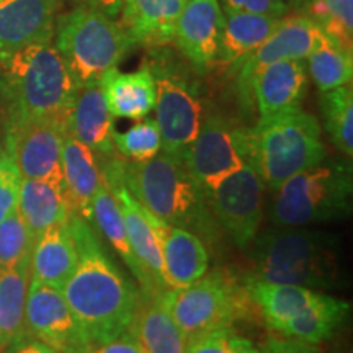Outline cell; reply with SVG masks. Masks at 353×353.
<instances>
[{
  "label": "cell",
  "mask_w": 353,
  "mask_h": 353,
  "mask_svg": "<svg viewBox=\"0 0 353 353\" xmlns=\"http://www.w3.org/2000/svg\"><path fill=\"white\" fill-rule=\"evenodd\" d=\"M69 228L76 241L79 260L61 291L88 347H94L131 327L141 291L112 262L88 221L69 214Z\"/></svg>",
  "instance_id": "6da1fadb"
},
{
  "label": "cell",
  "mask_w": 353,
  "mask_h": 353,
  "mask_svg": "<svg viewBox=\"0 0 353 353\" xmlns=\"http://www.w3.org/2000/svg\"><path fill=\"white\" fill-rule=\"evenodd\" d=\"M250 280L332 290L341 280V244L335 234L306 228L267 229L252 241Z\"/></svg>",
  "instance_id": "7a4b0ae2"
},
{
  "label": "cell",
  "mask_w": 353,
  "mask_h": 353,
  "mask_svg": "<svg viewBox=\"0 0 353 353\" xmlns=\"http://www.w3.org/2000/svg\"><path fill=\"white\" fill-rule=\"evenodd\" d=\"M125 183L143 208L198 237L214 236V216L206 193L190 174L183 157L159 152L144 162H125Z\"/></svg>",
  "instance_id": "3957f363"
},
{
  "label": "cell",
  "mask_w": 353,
  "mask_h": 353,
  "mask_svg": "<svg viewBox=\"0 0 353 353\" xmlns=\"http://www.w3.org/2000/svg\"><path fill=\"white\" fill-rule=\"evenodd\" d=\"M7 63L10 118H51L69 128L79 83L51 43L30 44Z\"/></svg>",
  "instance_id": "277c9868"
},
{
  "label": "cell",
  "mask_w": 353,
  "mask_h": 353,
  "mask_svg": "<svg viewBox=\"0 0 353 353\" xmlns=\"http://www.w3.org/2000/svg\"><path fill=\"white\" fill-rule=\"evenodd\" d=\"M250 162L272 192L325 159L319 123L301 107L260 118L250 130Z\"/></svg>",
  "instance_id": "5b68a950"
},
{
  "label": "cell",
  "mask_w": 353,
  "mask_h": 353,
  "mask_svg": "<svg viewBox=\"0 0 353 353\" xmlns=\"http://www.w3.org/2000/svg\"><path fill=\"white\" fill-rule=\"evenodd\" d=\"M132 44L123 26L94 6L74 8L57 23L56 50L79 87L97 83L118 68Z\"/></svg>",
  "instance_id": "8992f818"
},
{
  "label": "cell",
  "mask_w": 353,
  "mask_h": 353,
  "mask_svg": "<svg viewBox=\"0 0 353 353\" xmlns=\"http://www.w3.org/2000/svg\"><path fill=\"white\" fill-rule=\"evenodd\" d=\"M273 196L270 219L278 228H303L352 213L350 162H329L291 176Z\"/></svg>",
  "instance_id": "52a82bcc"
},
{
  "label": "cell",
  "mask_w": 353,
  "mask_h": 353,
  "mask_svg": "<svg viewBox=\"0 0 353 353\" xmlns=\"http://www.w3.org/2000/svg\"><path fill=\"white\" fill-rule=\"evenodd\" d=\"M172 319L187 339L213 329L232 327L254 314L245 283L229 270L216 268L195 283L164 293Z\"/></svg>",
  "instance_id": "ba28073f"
},
{
  "label": "cell",
  "mask_w": 353,
  "mask_h": 353,
  "mask_svg": "<svg viewBox=\"0 0 353 353\" xmlns=\"http://www.w3.org/2000/svg\"><path fill=\"white\" fill-rule=\"evenodd\" d=\"M250 130L234 128L221 114H210L203 120L183 161L190 174L208 193L221 180L250 162Z\"/></svg>",
  "instance_id": "9c48e42d"
},
{
  "label": "cell",
  "mask_w": 353,
  "mask_h": 353,
  "mask_svg": "<svg viewBox=\"0 0 353 353\" xmlns=\"http://www.w3.org/2000/svg\"><path fill=\"white\" fill-rule=\"evenodd\" d=\"M65 136H69V128L51 118H10L7 154L23 179L46 180L64 187L63 144Z\"/></svg>",
  "instance_id": "30bf717a"
},
{
  "label": "cell",
  "mask_w": 353,
  "mask_h": 353,
  "mask_svg": "<svg viewBox=\"0 0 353 353\" xmlns=\"http://www.w3.org/2000/svg\"><path fill=\"white\" fill-rule=\"evenodd\" d=\"M263 192L262 179L252 162H247L206 193L211 214L239 249H247L257 236L263 219Z\"/></svg>",
  "instance_id": "8fae6325"
},
{
  "label": "cell",
  "mask_w": 353,
  "mask_h": 353,
  "mask_svg": "<svg viewBox=\"0 0 353 353\" xmlns=\"http://www.w3.org/2000/svg\"><path fill=\"white\" fill-rule=\"evenodd\" d=\"M156 81V120L162 138V149L183 157L195 141L203 123V103L196 90L182 76L159 69Z\"/></svg>",
  "instance_id": "7c38bea8"
},
{
  "label": "cell",
  "mask_w": 353,
  "mask_h": 353,
  "mask_svg": "<svg viewBox=\"0 0 353 353\" xmlns=\"http://www.w3.org/2000/svg\"><path fill=\"white\" fill-rule=\"evenodd\" d=\"M25 324L30 337L61 353H85L90 348L59 288L30 280Z\"/></svg>",
  "instance_id": "4fadbf2b"
},
{
  "label": "cell",
  "mask_w": 353,
  "mask_h": 353,
  "mask_svg": "<svg viewBox=\"0 0 353 353\" xmlns=\"http://www.w3.org/2000/svg\"><path fill=\"white\" fill-rule=\"evenodd\" d=\"M327 38L322 28L307 15L283 17L278 28L260 44L257 50L234 65L239 70V88L242 97L250 95V83L255 74L265 65L286 59H306Z\"/></svg>",
  "instance_id": "5bb4252c"
},
{
  "label": "cell",
  "mask_w": 353,
  "mask_h": 353,
  "mask_svg": "<svg viewBox=\"0 0 353 353\" xmlns=\"http://www.w3.org/2000/svg\"><path fill=\"white\" fill-rule=\"evenodd\" d=\"M143 211L161 250L167 288H185L200 280L210 267V254L201 237L188 229L172 226L145 208Z\"/></svg>",
  "instance_id": "9a60e30c"
},
{
  "label": "cell",
  "mask_w": 353,
  "mask_h": 353,
  "mask_svg": "<svg viewBox=\"0 0 353 353\" xmlns=\"http://www.w3.org/2000/svg\"><path fill=\"white\" fill-rule=\"evenodd\" d=\"M56 0H2L0 2V61L30 44L51 43Z\"/></svg>",
  "instance_id": "2e32d148"
},
{
  "label": "cell",
  "mask_w": 353,
  "mask_h": 353,
  "mask_svg": "<svg viewBox=\"0 0 353 353\" xmlns=\"http://www.w3.org/2000/svg\"><path fill=\"white\" fill-rule=\"evenodd\" d=\"M224 13L219 0H187L175 25V39L185 56L196 68H208L216 61Z\"/></svg>",
  "instance_id": "e0dca14e"
},
{
  "label": "cell",
  "mask_w": 353,
  "mask_h": 353,
  "mask_svg": "<svg viewBox=\"0 0 353 353\" xmlns=\"http://www.w3.org/2000/svg\"><path fill=\"white\" fill-rule=\"evenodd\" d=\"M307 74L303 59L276 61L260 69L250 83L260 118L299 108L306 95Z\"/></svg>",
  "instance_id": "ac0fdd59"
},
{
  "label": "cell",
  "mask_w": 353,
  "mask_h": 353,
  "mask_svg": "<svg viewBox=\"0 0 353 353\" xmlns=\"http://www.w3.org/2000/svg\"><path fill=\"white\" fill-rule=\"evenodd\" d=\"M113 114L100 83L81 87L69 114V136L92 149L95 156L110 157L114 154Z\"/></svg>",
  "instance_id": "d6986e66"
},
{
  "label": "cell",
  "mask_w": 353,
  "mask_h": 353,
  "mask_svg": "<svg viewBox=\"0 0 353 353\" xmlns=\"http://www.w3.org/2000/svg\"><path fill=\"white\" fill-rule=\"evenodd\" d=\"M99 83L113 118L138 121L156 107V81L151 69L121 72L112 68L100 77Z\"/></svg>",
  "instance_id": "ffe728a7"
},
{
  "label": "cell",
  "mask_w": 353,
  "mask_h": 353,
  "mask_svg": "<svg viewBox=\"0 0 353 353\" xmlns=\"http://www.w3.org/2000/svg\"><path fill=\"white\" fill-rule=\"evenodd\" d=\"M64 195L70 214L92 221V206L101 182L100 165L90 148L65 136L63 144Z\"/></svg>",
  "instance_id": "44dd1931"
},
{
  "label": "cell",
  "mask_w": 353,
  "mask_h": 353,
  "mask_svg": "<svg viewBox=\"0 0 353 353\" xmlns=\"http://www.w3.org/2000/svg\"><path fill=\"white\" fill-rule=\"evenodd\" d=\"M187 0H121V26L132 43L165 44L175 37V25Z\"/></svg>",
  "instance_id": "7402d4cb"
},
{
  "label": "cell",
  "mask_w": 353,
  "mask_h": 353,
  "mask_svg": "<svg viewBox=\"0 0 353 353\" xmlns=\"http://www.w3.org/2000/svg\"><path fill=\"white\" fill-rule=\"evenodd\" d=\"M77 245L68 223L46 229L34 241L32 252V280L63 290L77 267Z\"/></svg>",
  "instance_id": "603a6c76"
},
{
  "label": "cell",
  "mask_w": 353,
  "mask_h": 353,
  "mask_svg": "<svg viewBox=\"0 0 353 353\" xmlns=\"http://www.w3.org/2000/svg\"><path fill=\"white\" fill-rule=\"evenodd\" d=\"M92 221H95L97 228L100 229V232L103 234L105 239L113 245L114 252L120 255L123 262L132 276L138 280L141 296L148 298L152 294L164 293L157 288L156 281L152 280V276L145 272L143 263L139 262V259L136 257V254L132 252L130 241H128V234L125 229V223H123V216L118 206L117 200H114L113 193L110 192L107 183L101 179L100 187L97 190V195L94 198V206H92Z\"/></svg>",
  "instance_id": "cb8c5ba5"
},
{
  "label": "cell",
  "mask_w": 353,
  "mask_h": 353,
  "mask_svg": "<svg viewBox=\"0 0 353 353\" xmlns=\"http://www.w3.org/2000/svg\"><path fill=\"white\" fill-rule=\"evenodd\" d=\"M164 293L141 296L131 322L130 329L138 337L143 353H185L187 348V337L172 319Z\"/></svg>",
  "instance_id": "d4e9b609"
},
{
  "label": "cell",
  "mask_w": 353,
  "mask_h": 353,
  "mask_svg": "<svg viewBox=\"0 0 353 353\" xmlns=\"http://www.w3.org/2000/svg\"><path fill=\"white\" fill-rule=\"evenodd\" d=\"M224 26L216 61L234 68L242 57L250 54L280 26L283 19L259 13L224 10Z\"/></svg>",
  "instance_id": "484cf974"
},
{
  "label": "cell",
  "mask_w": 353,
  "mask_h": 353,
  "mask_svg": "<svg viewBox=\"0 0 353 353\" xmlns=\"http://www.w3.org/2000/svg\"><path fill=\"white\" fill-rule=\"evenodd\" d=\"M19 211L34 241L46 229L68 223L70 214L64 187L34 179H21Z\"/></svg>",
  "instance_id": "4316f807"
},
{
  "label": "cell",
  "mask_w": 353,
  "mask_h": 353,
  "mask_svg": "<svg viewBox=\"0 0 353 353\" xmlns=\"http://www.w3.org/2000/svg\"><path fill=\"white\" fill-rule=\"evenodd\" d=\"M245 288L268 327L276 330L314 301V290L245 278Z\"/></svg>",
  "instance_id": "83f0119b"
},
{
  "label": "cell",
  "mask_w": 353,
  "mask_h": 353,
  "mask_svg": "<svg viewBox=\"0 0 353 353\" xmlns=\"http://www.w3.org/2000/svg\"><path fill=\"white\" fill-rule=\"evenodd\" d=\"M350 312V303L343 299L317 293L314 301L298 316L285 322L278 332L285 337L296 339L306 343H321L332 335L343 324Z\"/></svg>",
  "instance_id": "f1b7e54d"
},
{
  "label": "cell",
  "mask_w": 353,
  "mask_h": 353,
  "mask_svg": "<svg viewBox=\"0 0 353 353\" xmlns=\"http://www.w3.org/2000/svg\"><path fill=\"white\" fill-rule=\"evenodd\" d=\"M30 262L0 272V345L12 343L30 337L25 324V306L28 294L32 267Z\"/></svg>",
  "instance_id": "f546056e"
},
{
  "label": "cell",
  "mask_w": 353,
  "mask_h": 353,
  "mask_svg": "<svg viewBox=\"0 0 353 353\" xmlns=\"http://www.w3.org/2000/svg\"><path fill=\"white\" fill-rule=\"evenodd\" d=\"M321 110L324 117L325 131L330 141L343 156H353V92L352 85L322 92Z\"/></svg>",
  "instance_id": "4dcf8cb0"
},
{
  "label": "cell",
  "mask_w": 353,
  "mask_h": 353,
  "mask_svg": "<svg viewBox=\"0 0 353 353\" xmlns=\"http://www.w3.org/2000/svg\"><path fill=\"white\" fill-rule=\"evenodd\" d=\"M306 59L309 74L321 92L352 82L353 54L330 38H325Z\"/></svg>",
  "instance_id": "1f68e13d"
},
{
  "label": "cell",
  "mask_w": 353,
  "mask_h": 353,
  "mask_svg": "<svg viewBox=\"0 0 353 353\" xmlns=\"http://www.w3.org/2000/svg\"><path fill=\"white\" fill-rule=\"evenodd\" d=\"M34 237L21 218L19 206L0 221V272L32 260Z\"/></svg>",
  "instance_id": "d6a6232c"
},
{
  "label": "cell",
  "mask_w": 353,
  "mask_h": 353,
  "mask_svg": "<svg viewBox=\"0 0 353 353\" xmlns=\"http://www.w3.org/2000/svg\"><path fill=\"white\" fill-rule=\"evenodd\" d=\"M114 151L130 162H144L162 151L161 131L156 120H138L125 132H113Z\"/></svg>",
  "instance_id": "836d02e7"
},
{
  "label": "cell",
  "mask_w": 353,
  "mask_h": 353,
  "mask_svg": "<svg viewBox=\"0 0 353 353\" xmlns=\"http://www.w3.org/2000/svg\"><path fill=\"white\" fill-rule=\"evenodd\" d=\"M185 353H260V350L234 327H221L187 339Z\"/></svg>",
  "instance_id": "e575fe53"
},
{
  "label": "cell",
  "mask_w": 353,
  "mask_h": 353,
  "mask_svg": "<svg viewBox=\"0 0 353 353\" xmlns=\"http://www.w3.org/2000/svg\"><path fill=\"white\" fill-rule=\"evenodd\" d=\"M21 176L19 167L8 154L0 157V221L6 219L19 206Z\"/></svg>",
  "instance_id": "d590c367"
},
{
  "label": "cell",
  "mask_w": 353,
  "mask_h": 353,
  "mask_svg": "<svg viewBox=\"0 0 353 353\" xmlns=\"http://www.w3.org/2000/svg\"><path fill=\"white\" fill-rule=\"evenodd\" d=\"M224 10L259 13V15L283 19L290 8L280 0H223Z\"/></svg>",
  "instance_id": "8d00e7d4"
},
{
  "label": "cell",
  "mask_w": 353,
  "mask_h": 353,
  "mask_svg": "<svg viewBox=\"0 0 353 353\" xmlns=\"http://www.w3.org/2000/svg\"><path fill=\"white\" fill-rule=\"evenodd\" d=\"M85 353H143V348L134 332L128 329L112 341L90 347Z\"/></svg>",
  "instance_id": "74e56055"
},
{
  "label": "cell",
  "mask_w": 353,
  "mask_h": 353,
  "mask_svg": "<svg viewBox=\"0 0 353 353\" xmlns=\"http://www.w3.org/2000/svg\"><path fill=\"white\" fill-rule=\"evenodd\" d=\"M259 350L260 353H319L312 343H306L290 337L268 339Z\"/></svg>",
  "instance_id": "f35d334b"
},
{
  "label": "cell",
  "mask_w": 353,
  "mask_h": 353,
  "mask_svg": "<svg viewBox=\"0 0 353 353\" xmlns=\"http://www.w3.org/2000/svg\"><path fill=\"white\" fill-rule=\"evenodd\" d=\"M7 353H61L34 337H25L21 341L8 345Z\"/></svg>",
  "instance_id": "ab89813d"
},
{
  "label": "cell",
  "mask_w": 353,
  "mask_h": 353,
  "mask_svg": "<svg viewBox=\"0 0 353 353\" xmlns=\"http://www.w3.org/2000/svg\"><path fill=\"white\" fill-rule=\"evenodd\" d=\"M120 3H121V0H92L90 6L99 7V8H101V10H103V8H107V10L113 13V12L120 10Z\"/></svg>",
  "instance_id": "60d3db41"
},
{
  "label": "cell",
  "mask_w": 353,
  "mask_h": 353,
  "mask_svg": "<svg viewBox=\"0 0 353 353\" xmlns=\"http://www.w3.org/2000/svg\"><path fill=\"white\" fill-rule=\"evenodd\" d=\"M281 3H285L286 7H294V6H299V3H303V0H280Z\"/></svg>",
  "instance_id": "b9f144b4"
},
{
  "label": "cell",
  "mask_w": 353,
  "mask_h": 353,
  "mask_svg": "<svg viewBox=\"0 0 353 353\" xmlns=\"http://www.w3.org/2000/svg\"><path fill=\"white\" fill-rule=\"evenodd\" d=\"M303 2H304V3H306V2H309V0H303Z\"/></svg>",
  "instance_id": "7bdbcfd3"
},
{
  "label": "cell",
  "mask_w": 353,
  "mask_h": 353,
  "mask_svg": "<svg viewBox=\"0 0 353 353\" xmlns=\"http://www.w3.org/2000/svg\"><path fill=\"white\" fill-rule=\"evenodd\" d=\"M0 350H2V345H0Z\"/></svg>",
  "instance_id": "ee69618b"
},
{
  "label": "cell",
  "mask_w": 353,
  "mask_h": 353,
  "mask_svg": "<svg viewBox=\"0 0 353 353\" xmlns=\"http://www.w3.org/2000/svg\"><path fill=\"white\" fill-rule=\"evenodd\" d=\"M0 157H2V154H0Z\"/></svg>",
  "instance_id": "f6af8a7d"
},
{
  "label": "cell",
  "mask_w": 353,
  "mask_h": 353,
  "mask_svg": "<svg viewBox=\"0 0 353 353\" xmlns=\"http://www.w3.org/2000/svg\"><path fill=\"white\" fill-rule=\"evenodd\" d=\"M0 2H2V0H0Z\"/></svg>",
  "instance_id": "bcb514c9"
}]
</instances>
